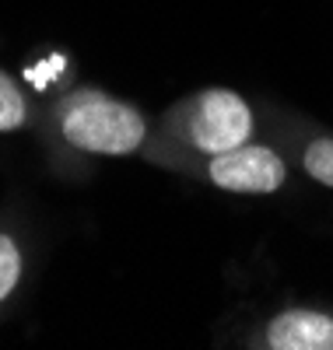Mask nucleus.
<instances>
[{
  "instance_id": "obj_7",
  "label": "nucleus",
  "mask_w": 333,
  "mask_h": 350,
  "mask_svg": "<svg viewBox=\"0 0 333 350\" xmlns=\"http://www.w3.org/2000/svg\"><path fill=\"white\" fill-rule=\"evenodd\" d=\"M21 273H25V256H21V245L14 235L0 231V305H4L18 284H21Z\"/></svg>"
},
{
  "instance_id": "obj_2",
  "label": "nucleus",
  "mask_w": 333,
  "mask_h": 350,
  "mask_svg": "<svg viewBox=\"0 0 333 350\" xmlns=\"http://www.w3.org/2000/svg\"><path fill=\"white\" fill-rule=\"evenodd\" d=\"M53 133L77 154L127 158L140 154L151 137V120L130 102L102 88H77L53 105Z\"/></svg>"
},
{
  "instance_id": "obj_5",
  "label": "nucleus",
  "mask_w": 333,
  "mask_h": 350,
  "mask_svg": "<svg viewBox=\"0 0 333 350\" xmlns=\"http://www.w3.org/2000/svg\"><path fill=\"white\" fill-rule=\"evenodd\" d=\"M291 154L312 183L333 189V133H295Z\"/></svg>"
},
{
  "instance_id": "obj_1",
  "label": "nucleus",
  "mask_w": 333,
  "mask_h": 350,
  "mask_svg": "<svg viewBox=\"0 0 333 350\" xmlns=\"http://www.w3.org/2000/svg\"><path fill=\"white\" fill-rule=\"evenodd\" d=\"M256 140V112L232 88L210 84L169 105L144 144V158L158 154H218Z\"/></svg>"
},
{
  "instance_id": "obj_4",
  "label": "nucleus",
  "mask_w": 333,
  "mask_h": 350,
  "mask_svg": "<svg viewBox=\"0 0 333 350\" xmlns=\"http://www.w3.org/2000/svg\"><path fill=\"white\" fill-rule=\"evenodd\" d=\"M253 350H333V312L281 308L249 333Z\"/></svg>"
},
{
  "instance_id": "obj_3",
  "label": "nucleus",
  "mask_w": 333,
  "mask_h": 350,
  "mask_svg": "<svg viewBox=\"0 0 333 350\" xmlns=\"http://www.w3.org/2000/svg\"><path fill=\"white\" fill-rule=\"evenodd\" d=\"M155 165H165L172 172H183L197 183H207L225 193H246V196H270L288 186V158L263 140H249L238 148L218 151V154H158Z\"/></svg>"
},
{
  "instance_id": "obj_6",
  "label": "nucleus",
  "mask_w": 333,
  "mask_h": 350,
  "mask_svg": "<svg viewBox=\"0 0 333 350\" xmlns=\"http://www.w3.org/2000/svg\"><path fill=\"white\" fill-rule=\"evenodd\" d=\"M28 116H32V109H28V98L21 92V84L0 70V133H14L28 123Z\"/></svg>"
}]
</instances>
